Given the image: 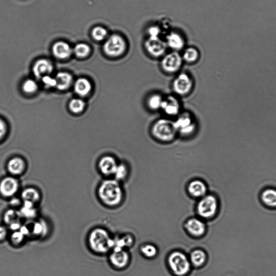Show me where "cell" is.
Segmentation results:
<instances>
[{"label": "cell", "mask_w": 276, "mask_h": 276, "mask_svg": "<svg viewBox=\"0 0 276 276\" xmlns=\"http://www.w3.org/2000/svg\"><path fill=\"white\" fill-rule=\"evenodd\" d=\"M168 264L172 272L176 276H185L191 271V262L182 252H172L168 257Z\"/></svg>", "instance_id": "5b68a950"}, {"label": "cell", "mask_w": 276, "mask_h": 276, "mask_svg": "<svg viewBox=\"0 0 276 276\" xmlns=\"http://www.w3.org/2000/svg\"><path fill=\"white\" fill-rule=\"evenodd\" d=\"M98 196L104 204L114 207L121 203L123 192L117 180H106L100 184L98 189Z\"/></svg>", "instance_id": "6da1fadb"}, {"label": "cell", "mask_w": 276, "mask_h": 276, "mask_svg": "<svg viewBox=\"0 0 276 276\" xmlns=\"http://www.w3.org/2000/svg\"><path fill=\"white\" fill-rule=\"evenodd\" d=\"M35 204L30 201H24L23 206L20 212L21 216L26 219H33L37 215L36 210L34 208Z\"/></svg>", "instance_id": "484cf974"}, {"label": "cell", "mask_w": 276, "mask_h": 276, "mask_svg": "<svg viewBox=\"0 0 276 276\" xmlns=\"http://www.w3.org/2000/svg\"><path fill=\"white\" fill-rule=\"evenodd\" d=\"M21 204V202L19 199L14 198L10 201V204L13 207H17Z\"/></svg>", "instance_id": "ee69618b"}, {"label": "cell", "mask_w": 276, "mask_h": 276, "mask_svg": "<svg viewBox=\"0 0 276 276\" xmlns=\"http://www.w3.org/2000/svg\"><path fill=\"white\" fill-rule=\"evenodd\" d=\"M25 237V236L19 230L13 231V234L11 235V241L15 245H19L24 241Z\"/></svg>", "instance_id": "74e56055"}, {"label": "cell", "mask_w": 276, "mask_h": 276, "mask_svg": "<svg viewBox=\"0 0 276 276\" xmlns=\"http://www.w3.org/2000/svg\"><path fill=\"white\" fill-rule=\"evenodd\" d=\"M53 70L52 63L46 59H41L35 62L32 68V72L37 78L50 75Z\"/></svg>", "instance_id": "5bb4252c"}, {"label": "cell", "mask_w": 276, "mask_h": 276, "mask_svg": "<svg viewBox=\"0 0 276 276\" xmlns=\"http://www.w3.org/2000/svg\"><path fill=\"white\" fill-rule=\"evenodd\" d=\"M23 90L25 93L31 94L35 93L38 89V85L35 80L27 79L25 81L23 85Z\"/></svg>", "instance_id": "e575fe53"}, {"label": "cell", "mask_w": 276, "mask_h": 276, "mask_svg": "<svg viewBox=\"0 0 276 276\" xmlns=\"http://www.w3.org/2000/svg\"><path fill=\"white\" fill-rule=\"evenodd\" d=\"M129 256L127 252L122 249H113L110 254V261L113 266L119 269L125 268L128 264Z\"/></svg>", "instance_id": "7c38bea8"}, {"label": "cell", "mask_w": 276, "mask_h": 276, "mask_svg": "<svg viewBox=\"0 0 276 276\" xmlns=\"http://www.w3.org/2000/svg\"><path fill=\"white\" fill-rule=\"evenodd\" d=\"M181 105L176 97L169 96L164 98L161 109L166 115L175 116L180 114Z\"/></svg>", "instance_id": "4fadbf2b"}, {"label": "cell", "mask_w": 276, "mask_h": 276, "mask_svg": "<svg viewBox=\"0 0 276 276\" xmlns=\"http://www.w3.org/2000/svg\"><path fill=\"white\" fill-rule=\"evenodd\" d=\"M128 174V170L125 164L118 165L114 173L116 180H123L125 178Z\"/></svg>", "instance_id": "d590c367"}, {"label": "cell", "mask_w": 276, "mask_h": 276, "mask_svg": "<svg viewBox=\"0 0 276 276\" xmlns=\"http://www.w3.org/2000/svg\"><path fill=\"white\" fill-rule=\"evenodd\" d=\"M91 34L95 40L101 41L106 39L108 32L104 27L97 26L92 31Z\"/></svg>", "instance_id": "4dcf8cb0"}, {"label": "cell", "mask_w": 276, "mask_h": 276, "mask_svg": "<svg viewBox=\"0 0 276 276\" xmlns=\"http://www.w3.org/2000/svg\"><path fill=\"white\" fill-rule=\"evenodd\" d=\"M161 30L158 26H151L148 29L149 37H160Z\"/></svg>", "instance_id": "f35d334b"}, {"label": "cell", "mask_w": 276, "mask_h": 276, "mask_svg": "<svg viewBox=\"0 0 276 276\" xmlns=\"http://www.w3.org/2000/svg\"><path fill=\"white\" fill-rule=\"evenodd\" d=\"M20 212L14 209H9L4 215V223L10 225L16 221H19L20 217Z\"/></svg>", "instance_id": "1f68e13d"}, {"label": "cell", "mask_w": 276, "mask_h": 276, "mask_svg": "<svg viewBox=\"0 0 276 276\" xmlns=\"http://www.w3.org/2000/svg\"><path fill=\"white\" fill-rule=\"evenodd\" d=\"M141 252L143 255L148 258H152L156 255L158 253V250L156 248L150 244L145 245L141 248Z\"/></svg>", "instance_id": "836d02e7"}, {"label": "cell", "mask_w": 276, "mask_h": 276, "mask_svg": "<svg viewBox=\"0 0 276 276\" xmlns=\"http://www.w3.org/2000/svg\"><path fill=\"white\" fill-rule=\"evenodd\" d=\"M166 42L160 37H149L145 42V48L149 55L155 58L164 56L167 50Z\"/></svg>", "instance_id": "ba28073f"}, {"label": "cell", "mask_w": 276, "mask_h": 276, "mask_svg": "<svg viewBox=\"0 0 276 276\" xmlns=\"http://www.w3.org/2000/svg\"><path fill=\"white\" fill-rule=\"evenodd\" d=\"M85 106L84 101L80 99H73L70 102L69 107L73 113H79L82 112Z\"/></svg>", "instance_id": "d6a6232c"}, {"label": "cell", "mask_w": 276, "mask_h": 276, "mask_svg": "<svg viewBox=\"0 0 276 276\" xmlns=\"http://www.w3.org/2000/svg\"><path fill=\"white\" fill-rule=\"evenodd\" d=\"M31 232L35 236H45L48 232V225L44 221H37L32 226Z\"/></svg>", "instance_id": "4316f807"}, {"label": "cell", "mask_w": 276, "mask_h": 276, "mask_svg": "<svg viewBox=\"0 0 276 276\" xmlns=\"http://www.w3.org/2000/svg\"><path fill=\"white\" fill-rule=\"evenodd\" d=\"M220 210L219 198L213 194L205 195L197 205V212L205 219H212L218 215Z\"/></svg>", "instance_id": "277c9868"}, {"label": "cell", "mask_w": 276, "mask_h": 276, "mask_svg": "<svg viewBox=\"0 0 276 276\" xmlns=\"http://www.w3.org/2000/svg\"><path fill=\"white\" fill-rule=\"evenodd\" d=\"M177 133L175 122L167 119H160L151 127L153 136L162 142H171L176 138Z\"/></svg>", "instance_id": "3957f363"}, {"label": "cell", "mask_w": 276, "mask_h": 276, "mask_svg": "<svg viewBox=\"0 0 276 276\" xmlns=\"http://www.w3.org/2000/svg\"><path fill=\"white\" fill-rule=\"evenodd\" d=\"M207 256L205 252L200 250L194 251L190 256V262L194 266L200 267L203 266L206 262Z\"/></svg>", "instance_id": "d4e9b609"}, {"label": "cell", "mask_w": 276, "mask_h": 276, "mask_svg": "<svg viewBox=\"0 0 276 276\" xmlns=\"http://www.w3.org/2000/svg\"><path fill=\"white\" fill-rule=\"evenodd\" d=\"M56 88L60 90L68 89L73 83V77L67 73L61 72L56 75Z\"/></svg>", "instance_id": "7402d4cb"}, {"label": "cell", "mask_w": 276, "mask_h": 276, "mask_svg": "<svg viewBox=\"0 0 276 276\" xmlns=\"http://www.w3.org/2000/svg\"><path fill=\"white\" fill-rule=\"evenodd\" d=\"M182 59L188 63L196 62L199 57V52L196 48L190 47L183 52Z\"/></svg>", "instance_id": "83f0119b"}, {"label": "cell", "mask_w": 276, "mask_h": 276, "mask_svg": "<svg viewBox=\"0 0 276 276\" xmlns=\"http://www.w3.org/2000/svg\"><path fill=\"white\" fill-rule=\"evenodd\" d=\"M52 51L54 56L61 59L69 58L73 52L68 43L63 41L56 42L52 46Z\"/></svg>", "instance_id": "2e32d148"}, {"label": "cell", "mask_w": 276, "mask_h": 276, "mask_svg": "<svg viewBox=\"0 0 276 276\" xmlns=\"http://www.w3.org/2000/svg\"><path fill=\"white\" fill-rule=\"evenodd\" d=\"M183 59L176 51L167 54L161 61V67L168 73H175L179 70L182 66Z\"/></svg>", "instance_id": "30bf717a"}, {"label": "cell", "mask_w": 276, "mask_h": 276, "mask_svg": "<svg viewBox=\"0 0 276 276\" xmlns=\"http://www.w3.org/2000/svg\"><path fill=\"white\" fill-rule=\"evenodd\" d=\"M260 199L265 206L276 209V189L269 187L263 189L261 193Z\"/></svg>", "instance_id": "d6986e66"}, {"label": "cell", "mask_w": 276, "mask_h": 276, "mask_svg": "<svg viewBox=\"0 0 276 276\" xmlns=\"http://www.w3.org/2000/svg\"><path fill=\"white\" fill-rule=\"evenodd\" d=\"M88 243L91 250L98 253H106L115 245V240L111 239L109 232L100 228L90 232Z\"/></svg>", "instance_id": "7a4b0ae2"}, {"label": "cell", "mask_w": 276, "mask_h": 276, "mask_svg": "<svg viewBox=\"0 0 276 276\" xmlns=\"http://www.w3.org/2000/svg\"><path fill=\"white\" fill-rule=\"evenodd\" d=\"M8 235V231L4 226H0V241L5 240Z\"/></svg>", "instance_id": "60d3db41"}, {"label": "cell", "mask_w": 276, "mask_h": 276, "mask_svg": "<svg viewBox=\"0 0 276 276\" xmlns=\"http://www.w3.org/2000/svg\"><path fill=\"white\" fill-rule=\"evenodd\" d=\"M188 191L193 197L202 198L207 194V187L205 183L201 180H193L189 183Z\"/></svg>", "instance_id": "ac0fdd59"}, {"label": "cell", "mask_w": 276, "mask_h": 276, "mask_svg": "<svg viewBox=\"0 0 276 276\" xmlns=\"http://www.w3.org/2000/svg\"><path fill=\"white\" fill-rule=\"evenodd\" d=\"M127 48V42L124 37L115 34L106 39L103 45V51L107 56L117 58L123 55Z\"/></svg>", "instance_id": "8992f818"}, {"label": "cell", "mask_w": 276, "mask_h": 276, "mask_svg": "<svg viewBox=\"0 0 276 276\" xmlns=\"http://www.w3.org/2000/svg\"><path fill=\"white\" fill-rule=\"evenodd\" d=\"M193 87L192 78L186 73L178 75L173 84L175 93L180 96H185L190 93Z\"/></svg>", "instance_id": "9c48e42d"}, {"label": "cell", "mask_w": 276, "mask_h": 276, "mask_svg": "<svg viewBox=\"0 0 276 276\" xmlns=\"http://www.w3.org/2000/svg\"><path fill=\"white\" fill-rule=\"evenodd\" d=\"M7 132L6 123L0 118V142L4 138Z\"/></svg>", "instance_id": "ab89813d"}, {"label": "cell", "mask_w": 276, "mask_h": 276, "mask_svg": "<svg viewBox=\"0 0 276 276\" xmlns=\"http://www.w3.org/2000/svg\"><path fill=\"white\" fill-rule=\"evenodd\" d=\"M25 161L18 157L12 158L8 162L7 169L11 175L20 176L23 174L25 171Z\"/></svg>", "instance_id": "44dd1931"}, {"label": "cell", "mask_w": 276, "mask_h": 276, "mask_svg": "<svg viewBox=\"0 0 276 276\" xmlns=\"http://www.w3.org/2000/svg\"><path fill=\"white\" fill-rule=\"evenodd\" d=\"M164 98L159 94H154L149 97L148 104L151 110H157L161 109Z\"/></svg>", "instance_id": "f1b7e54d"}, {"label": "cell", "mask_w": 276, "mask_h": 276, "mask_svg": "<svg viewBox=\"0 0 276 276\" xmlns=\"http://www.w3.org/2000/svg\"><path fill=\"white\" fill-rule=\"evenodd\" d=\"M19 181L14 177L8 176L0 182V194L5 198H12L19 190Z\"/></svg>", "instance_id": "8fae6325"}, {"label": "cell", "mask_w": 276, "mask_h": 276, "mask_svg": "<svg viewBox=\"0 0 276 276\" xmlns=\"http://www.w3.org/2000/svg\"><path fill=\"white\" fill-rule=\"evenodd\" d=\"M21 224L20 223V221L15 222V223L9 225V228L11 230L13 231H18L20 230Z\"/></svg>", "instance_id": "b9f144b4"}, {"label": "cell", "mask_w": 276, "mask_h": 276, "mask_svg": "<svg viewBox=\"0 0 276 276\" xmlns=\"http://www.w3.org/2000/svg\"><path fill=\"white\" fill-rule=\"evenodd\" d=\"M21 198L24 201H28L35 204L40 201L41 195L36 188L28 187L21 193Z\"/></svg>", "instance_id": "603a6c76"}, {"label": "cell", "mask_w": 276, "mask_h": 276, "mask_svg": "<svg viewBox=\"0 0 276 276\" xmlns=\"http://www.w3.org/2000/svg\"><path fill=\"white\" fill-rule=\"evenodd\" d=\"M42 82L43 85L47 88H52L56 87V80L55 78L50 76V75H47L43 76L42 78Z\"/></svg>", "instance_id": "8d00e7d4"}, {"label": "cell", "mask_w": 276, "mask_h": 276, "mask_svg": "<svg viewBox=\"0 0 276 276\" xmlns=\"http://www.w3.org/2000/svg\"><path fill=\"white\" fill-rule=\"evenodd\" d=\"M19 231L25 236L29 235L30 232L28 228V226H22Z\"/></svg>", "instance_id": "7bdbcfd3"}, {"label": "cell", "mask_w": 276, "mask_h": 276, "mask_svg": "<svg viewBox=\"0 0 276 276\" xmlns=\"http://www.w3.org/2000/svg\"><path fill=\"white\" fill-rule=\"evenodd\" d=\"M166 44L173 50L178 51L182 50L185 42L183 37L178 32H171L166 37Z\"/></svg>", "instance_id": "ffe728a7"}, {"label": "cell", "mask_w": 276, "mask_h": 276, "mask_svg": "<svg viewBox=\"0 0 276 276\" xmlns=\"http://www.w3.org/2000/svg\"><path fill=\"white\" fill-rule=\"evenodd\" d=\"M174 122L177 132L183 134V136H189L196 130V122L188 112L180 113Z\"/></svg>", "instance_id": "52a82bcc"}, {"label": "cell", "mask_w": 276, "mask_h": 276, "mask_svg": "<svg viewBox=\"0 0 276 276\" xmlns=\"http://www.w3.org/2000/svg\"><path fill=\"white\" fill-rule=\"evenodd\" d=\"M75 55L79 58H84L89 55L90 48L86 43H78L73 50Z\"/></svg>", "instance_id": "f546056e"}, {"label": "cell", "mask_w": 276, "mask_h": 276, "mask_svg": "<svg viewBox=\"0 0 276 276\" xmlns=\"http://www.w3.org/2000/svg\"><path fill=\"white\" fill-rule=\"evenodd\" d=\"M116 160L111 156H105L99 162V169L105 176L114 175L117 167Z\"/></svg>", "instance_id": "e0dca14e"}, {"label": "cell", "mask_w": 276, "mask_h": 276, "mask_svg": "<svg viewBox=\"0 0 276 276\" xmlns=\"http://www.w3.org/2000/svg\"><path fill=\"white\" fill-rule=\"evenodd\" d=\"M185 228L189 234L196 237L203 236L207 228L203 221L197 218L189 219L185 224Z\"/></svg>", "instance_id": "9a60e30c"}, {"label": "cell", "mask_w": 276, "mask_h": 276, "mask_svg": "<svg viewBox=\"0 0 276 276\" xmlns=\"http://www.w3.org/2000/svg\"><path fill=\"white\" fill-rule=\"evenodd\" d=\"M92 89L91 83L86 78H79L76 80L74 85L75 93L80 96L88 95Z\"/></svg>", "instance_id": "cb8c5ba5"}]
</instances>
